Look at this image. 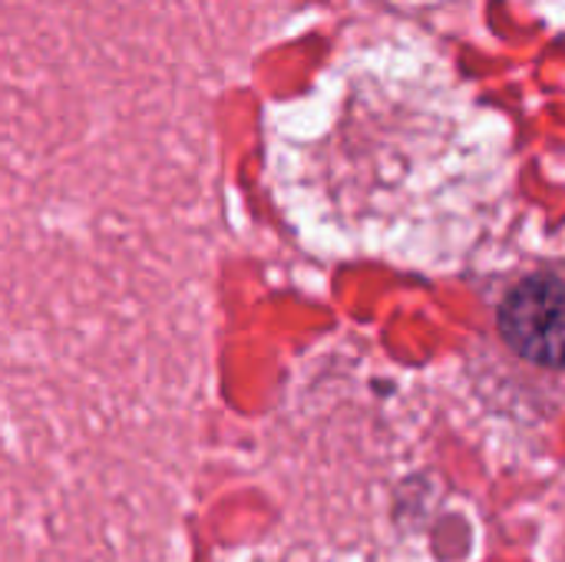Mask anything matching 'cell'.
<instances>
[{
  "mask_svg": "<svg viewBox=\"0 0 565 562\" xmlns=\"http://www.w3.org/2000/svg\"><path fill=\"white\" fill-rule=\"evenodd\" d=\"M503 341L530 364L559 368L563 358V282L556 272L526 275L500 305Z\"/></svg>",
  "mask_w": 565,
  "mask_h": 562,
  "instance_id": "obj_1",
  "label": "cell"
}]
</instances>
